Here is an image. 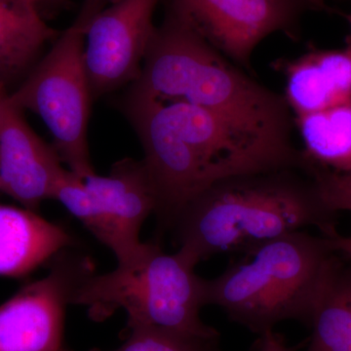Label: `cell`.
Returning <instances> with one entry per match:
<instances>
[{"instance_id": "ac0fdd59", "label": "cell", "mask_w": 351, "mask_h": 351, "mask_svg": "<svg viewBox=\"0 0 351 351\" xmlns=\"http://www.w3.org/2000/svg\"><path fill=\"white\" fill-rule=\"evenodd\" d=\"M258 341L254 345L253 351H295L297 348H291L285 343L281 335L269 330L258 335Z\"/></svg>"}, {"instance_id": "5b68a950", "label": "cell", "mask_w": 351, "mask_h": 351, "mask_svg": "<svg viewBox=\"0 0 351 351\" xmlns=\"http://www.w3.org/2000/svg\"><path fill=\"white\" fill-rule=\"evenodd\" d=\"M105 4V0H86L73 25L8 97L13 107L40 117L62 161L82 179L95 174L87 141L93 98L83 58L85 36L90 21Z\"/></svg>"}, {"instance_id": "44dd1931", "label": "cell", "mask_w": 351, "mask_h": 351, "mask_svg": "<svg viewBox=\"0 0 351 351\" xmlns=\"http://www.w3.org/2000/svg\"><path fill=\"white\" fill-rule=\"evenodd\" d=\"M9 94L10 93L7 92V87L5 85L0 82V113H1L2 110L5 107L7 100H8Z\"/></svg>"}, {"instance_id": "ba28073f", "label": "cell", "mask_w": 351, "mask_h": 351, "mask_svg": "<svg viewBox=\"0 0 351 351\" xmlns=\"http://www.w3.org/2000/svg\"><path fill=\"white\" fill-rule=\"evenodd\" d=\"M166 8L246 71H252L254 51L271 34L298 38L306 10L293 0H166Z\"/></svg>"}, {"instance_id": "d6986e66", "label": "cell", "mask_w": 351, "mask_h": 351, "mask_svg": "<svg viewBox=\"0 0 351 351\" xmlns=\"http://www.w3.org/2000/svg\"><path fill=\"white\" fill-rule=\"evenodd\" d=\"M331 242L332 248L339 254H343L351 261V237H343L339 232L335 233L331 237H327Z\"/></svg>"}, {"instance_id": "9a60e30c", "label": "cell", "mask_w": 351, "mask_h": 351, "mask_svg": "<svg viewBox=\"0 0 351 351\" xmlns=\"http://www.w3.org/2000/svg\"><path fill=\"white\" fill-rule=\"evenodd\" d=\"M307 326L306 351H351V267L337 265L316 302Z\"/></svg>"}, {"instance_id": "7402d4cb", "label": "cell", "mask_w": 351, "mask_h": 351, "mask_svg": "<svg viewBox=\"0 0 351 351\" xmlns=\"http://www.w3.org/2000/svg\"><path fill=\"white\" fill-rule=\"evenodd\" d=\"M346 20H348V25H350V32L348 34V38H346V47L351 49V13L346 15Z\"/></svg>"}, {"instance_id": "6da1fadb", "label": "cell", "mask_w": 351, "mask_h": 351, "mask_svg": "<svg viewBox=\"0 0 351 351\" xmlns=\"http://www.w3.org/2000/svg\"><path fill=\"white\" fill-rule=\"evenodd\" d=\"M338 214L321 197L313 174L284 167L215 182L182 209L172 228L179 253L193 265L226 253L247 254L307 226L331 237Z\"/></svg>"}, {"instance_id": "8992f818", "label": "cell", "mask_w": 351, "mask_h": 351, "mask_svg": "<svg viewBox=\"0 0 351 351\" xmlns=\"http://www.w3.org/2000/svg\"><path fill=\"white\" fill-rule=\"evenodd\" d=\"M54 199L114 253L119 265L137 263L154 246V242L140 240L143 223L156 211V193L143 160L122 159L108 176L95 173L83 180L68 176L58 184Z\"/></svg>"}, {"instance_id": "4fadbf2b", "label": "cell", "mask_w": 351, "mask_h": 351, "mask_svg": "<svg viewBox=\"0 0 351 351\" xmlns=\"http://www.w3.org/2000/svg\"><path fill=\"white\" fill-rule=\"evenodd\" d=\"M31 0H0V82L7 88L22 82L44 46L60 36L41 18Z\"/></svg>"}, {"instance_id": "e0dca14e", "label": "cell", "mask_w": 351, "mask_h": 351, "mask_svg": "<svg viewBox=\"0 0 351 351\" xmlns=\"http://www.w3.org/2000/svg\"><path fill=\"white\" fill-rule=\"evenodd\" d=\"M311 174L322 200L331 211L351 213V173L346 174L313 166Z\"/></svg>"}, {"instance_id": "cb8c5ba5", "label": "cell", "mask_w": 351, "mask_h": 351, "mask_svg": "<svg viewBox=\"0 0 351 351\" xmlns=\"http://www.w3.org/2000/svg\"><path fill=\"white\" fill-rule=\"evenodd\" d=\"M0 193H1V191H0Z\"/></svg>"}, {"instance_id": "9c48e42d", "label": "cell", "mask_w": 351, "mask_h": 351, "mask_svg": "<svg viewBox=\"0 0 351 351\" xmlns=\"http://www.w3.org/2000/svg\"><path fill=\"white\" fill-rule=\"evenodd\" d=\"M159 1L119 0L90 21L83 58L92 98L137 80L156 29L152 20Z\"/></svg>"}, {"instance_id": "2e32d148", "label": "cell", "mask_w": 351, "mask_h": 351, "mask_svg": "<svg viewBox=\"0 0 351 351\" xmlns=\"http://www.w3.org/2000/svg\"><path fill=\"white\" fill-rule=\"evenodd\" d=\"M127 331L128 337L117 350L90 351H217L219 339L151 326L134 327Z\"/></svg>"}, {"instance_id": "52a82bcc", "label": "cell", "mask_w": 351, "mask_h": 351, "mask_svg": "<svg viewBox=\"0 0 351 351\" xmlns=\"http://www.w3.org/2000/svg\"><path fill=\"white\" fill-rule=\"evenodd\" d=\"M48 263L47 276L25 284L0 304V351H71L64 343L66 306L95 265L69 248Z\"/></svg>"}, {"instance_id": "277c9868", "label": "cell", "mask_w": 351, "mask_h": 351, "mask_svg": "<svg viewBox=\"0 0 351 351\" xmlns=\"http://www.w3.org/2000/svg\"><path fill=\"white\" fill-rule=\"evenodd\" d=\"M179 252L169 255L154 242L137 263L117 265L108 274H92L76 288L71 304L84 306L90 317L103 321L119 309L128 315L127 329L151 326L202 338L219 332L200 318L205 304V279Z\"/></svg>"}, {"instance_id": "603a6c76", "label": "cell", "mask_w": 351, "mask_h": 351, "mask_svg": "<svg viewBox=\"0 0 351 351\" xmlns=\"http://www.w3.org/2000/svg\"><path fill=\"white\" fill-rule=\"evenodd\" d=\"M31 1L34 2V3L38 4V2L45 1V0H31ZM105 1L107 2V3L113 4V3H117V2H119V0H105Z\"/></svg>"}, {"instance_id": "3957f363", "label": "cell", "mask_w": 351, "mask_h": 351, "mask_svg": "<svg viewBox=\"0 0 351 351\" xmlns=\"http://www.w3.org/2000/svg\"><path fill=\"white\" fill-rule=\"evenodd\" d=\"M337 254L327 237L304 230L270 240L205 279V304L258 335L286 320L307 325Z\"/></svg>"}, {"instance_id": "5bb4252c", "label": "cell", "mask_w": 351, "mask_h": 351, "mask_svg": "<svg viewBox=\"0 0 351 351\" xmlns=\"http://www.w3.org/2000/svg\"><path fill=\"white\" fill-rule=\"evenodd\" d=\"M307 160L339 173H351V100L294 117Z\"/></svg>"}, {"instance_id": "7c38bea8", "label": "cell", "mask_w": 351, "mask_h": 351, "mask_svg": "<svg viewBox=\"0 0 351 351\" xmlns=\"http://www.w3.org/2000/svg\"><path fill=\"white\" fill-rule=\"evenodd\" d=\"M75 244L66 228L38 212L0 203V276H29Z\"/></svg>"}, {"instance_id": "ffe728a7", "label": "cell", "mask_w": 351, "mask_h": 351, "mask_svg": "<svg viewBox=\"0 0 351 351\" xmlns=\"http://www.w3.org/2000/svg\"><path fill=\"white\" fill-rule=\"evenodd\" d=\"M302 4L306 9L316 11H327L329 12L331 9L327 5L326 0H293Z\"/></svg>"}, {"instance_id": "7a4b0ae2", "label": "cell", "mask_w": 351, "mask_h": 351, "mask_svg": "<svg viewBox=\"0 0 351 351\" xmlns=\"http://www.w3.org/2000/svg\"><path fill=\"white\" fill-rule=\"evenodd\" d=\"M124 99L189 104L292 142L294 117L285 97L258 82L168 8Z\"/></svg>"}, {"instance_id": "30bf717a", "label": "cell", "mask_w": 351, "mask_h": 351, "mask_svg": "<svg viewBox=\"0 0 351 351\" xmlns=\"http://www.w3.org/2000/svg\"><path fill=\"white\" fill-rule=\"evenodd\" d=\"M61 157L8 100L0 113V191L38 212L64 174Z\"/></svg>"}, {"instance_id": "8fae6325", "label": "cell", "mask_w": 351, "mask_h": 351, "mask_svg": "<svg viewBox=\"0 0 351 351\" xmlns=\"http://www.w3.org/2000/svg\"><path fill=\"white\" fill-rule=\"evenodd\" d=\"M274 68L286 80L288 106L297 115L351 100V49H311L295 59H279Z\"/></svg>"}]
</instances>
